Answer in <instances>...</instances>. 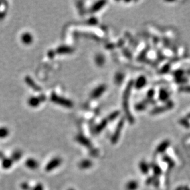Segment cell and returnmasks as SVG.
I'll use <instances>...</instances> for the list:
<instances>
[{
    "mask_svg": "<svg viewBox=\"0 0 190 190\" xmlns=\"http://www.w3.org/2000/svg\"><path fill=\"white\" fill-rule=\"evenodd\" d=\"M187 119H190V113H189L188 115H187Z\"/></svg>",
    "mask_w": 190,
    "mask_h": 190,
    "instance_id": "26",
    "label": "cell"
},
{
    "mask_svg": "<svg viewBox=\"0 0 190 190\" xmlns=\"http://www.w3.org/2000/svg\"><path fill=\"white\" fill-rule=\"evenodd\" d=\"M32 190H44V188L42 184L38 183L32 189Z\"/></svg>",
    "mask_w": 190,
    "mask_h": 190,
    "instance_id": "24",
    "label": "cell"
},
{
    "mask_svg": "<svg viewBox=\"0 0 190 190\" xmlns=\"http://www.w3.org/2000/svg\"><path fill=\"white\" fill-rule=\"evenodd\" d=\"M179 123L181 124L182 126H183L184 127L189 129L190 128V123L189 122V121L187 118H181L179 120Z\"/></svg>",
    "mask_w": 190,
    "mask_h": 190,
    "instance_id": "17",
    "label": "cell"
},
{
    "mask_svg": "<svg viewBox=\"0 0 190 190\" xmlns=\"http://www.w3.org/2000/svg\"><path fill=\"white\" fill-rule=\"evenodd\" d=\"M164 159V161L165 162H167V164H168L170 166H171V167L174 166V162H173L172 160H171V159L169 157L165 156Z\"/></svg>",
    "mask_w": 190,
    "mask_h": 190,
    "instance_id": "25",
    "label": "cell"
},
{
    "mask_svg": "<svg viewBox=\"0 0 190 190\" xmlns=\"http://www.w3.org/2000/svg\"><path fill=\"white\" fill-rule=\"evenodd\" d=\"M62 159L59 157H56L52 158L50 161H49L47 166H45V170L47 172H50L54 169L58 168L59 166L61 165Z\"/></svg>",
    "mask_w": 190,
    "mask_h": 190,
    "instance_id": "2",
    "label": "cell"
},
{
    "mask_svg": "<svg viewBox=\"0 0 190 190\" xmlns=\"http://www.w3.org/2000/svg\"><path fill=\"white\" fill-rule=\"evenodd\" d=\"M185 71L181 70V69H178L175 70L173 72V76L175 77V78H179L181 77H183L184 76Z\"/></svg>",
    "mask_w": 190,
    "mask_h": 190,
    "instance_id": "16",
    "label": "cell"
},
{
    "mask_svg": "<svg viewBox=\"0 0 190 190\" xmlns=\"http://www.w3.org/2000/svg\"><path fill=\"white\" fill-rule=\"evenodd\" d=\"M155 90L154 89H150L147 92V99H154V97L155 96Z\"/></svg>",
    "mask_w": 190,
    "mask_h": 190,
    "instance_id": "22",
    "label": "cell"
},
{
    "mask_svg": "<svg viewBox=\"0 0 190 190\" xmlns=\"http://www.w3.org/2000/svg\"><path fill=\"white\" fill-rule=\"evenodd\" d=\"M13 164V161L11 158H5L2 162V166L4 169H8L11 168Z\"/></svg>",
    "mask_w": 190,
    "mask_h": 190,
    "instance_id": "11",
    "label": "cell"
},
{
    "mask_svg": "<svg viewBox=\"0 0 190 190\" xmlns=\"http://www.w3.org/2000/svg\"><path fill=\"white\" fill-rule=\"evenodd\" d=\"M170 145V142L169 140H164L162 143L159 144V145L157 146L156 151L158 153H162L164 152Z\"/></svg>",
    "mask_w": 190,
    "mask_h": 190,
    "instance_id": "7",
    "label": "cell"
},
{
    "mask_svg": "<svg viewBox=\"0 0 190 190\" xmlns=\"http://www.w3.org/2000/svg\"><path fill=\"white\" fill-rule=\"evenodd\" d=\"M170 68H171L170 64L166 63L161 68V70H159V73L161 75H164V74L169 73L170 70Z\"/></svg>",
    "mask_w": 190,
    "mask_h": 190,
    "instance_id": "13",
    "label": "cell"
},
{
    "mask_svg": "<svg viewBox=\"0 0 190 190\" xmlns=\"http://www.w3.org/2000/svg\"><path fill=\"white\" fill-rule=\"evenodd\" d=\"M178 90L180 92L190 93V85H182L178 89Z\"/></svg>",
    "mask_w": 190,
    "mask_h": 190,
    "instance_id": "18",
    "label": "cell"
},
{
    "mask_svg": "<svg viewBox=\"0 0 190 190\" xmlns=\"http://www.w3.org/2000/svg\"><path fill=\"white\" fill-rule=\"evenodd\" d=\"M78 142L82 143V145H83L84 146H86V147H88V148H91L92 147V144H91L90 142H89L88 140H86L85 139H80L78 138Z\"/></svg>",
    "mask_w": 190,
    "mask_h": 190,
    "instance_id": "20",
    "label": "cell"
},
{
    "mask_svg": "<svg viewBox=\"0 0 190 190\" xmlns=\"http://www.w3.org/2000/svg\"><path fill=\"white\" fill-rule=\"evenodd\" d=\"M22 156V151H21L19 150H16V151H14V153H13L11 158L12 159L13 161H17L19 160V159H21Z\"/></svg>",
    "mask_w": 190,
    "mask_h": 190,
    "instance_id": "12",
    "label": "cell"
},
{
    "mask_svg": "<svg viewBox=\"0 0 190 190\" xmlns=\"http://www.w3.org/2000/svg\"><path fill=\"white\" fill-rule=\"evenodd\" d=\"M25 165L27 168L31 170H35L39 166V163L36 159L33 158H29L25 162Z\"/></svg>",
    "mask_w": 190,
    "mask_h": 190,
    "instance_id": "4",
    "label": "cell"
},
{
    "mask_svg": "<svg viewBox=\"0 0 190 190\" xmlns=\"http://www.w3.org/2000/svg\"><path fill=\"white\" fill-rule=\"evenodd\" d=\"M174 107V102L171 100H169L167 102H165L164 105L162 106H156L151 111V115H157L161 114L162 113H164L165 111H168L171 109H172Z\"/></svg>",
    "mask_w": 190,
    "mask_h": 190,
    "instance_id": "1",
    "label": "cell"
},
{
    "mask_svg": "<svg viewBox=\"0 0 190 190\" xmlns=\"http://www.w3.org/2000/svg\"><path fill=\"white\" fill-rule=\"evenodd\" d=\"M146 83H147V79L146 77H144V76H140V77L138 78L137 80L136 81L135 83L136 88H137L138 89H142L146 85Z\"/></svg>",
    "mask_w": 190,
    "mask_h": 190,
    "instance_id": "6",
    "label": "cell"
},
{
    "mask_svg": "<svg viewBox=\"0 0 190 190\" xmlns=\"http://www.w3.org/2000/svg\"><path fill=\"white\" fill-rule=\"evenodd\" d=\"M170 94L169 91L165 88H161L159 91V99L162 102H166L169 100Z\"/></svg>",
    "mask_w": 190,
    "mask_h": 190,
    "instance_id": "3",
    "label": "cell"
},
{
    "mask_svg": "<svg viewBox=\"0 0 190 190\" xmlns=\"http://www.w3.org/2000/svg\"><path fill=\"white\" fill-rule=\"evenodd\" d=\"M21 188L23 190H32L31 187H30L28 183H26V182H24V183H22L21 184Z\"/></svg>",
    "mask_w": 190,
    "mask_h": 190,
    "instance_id": "23",
    "label": "cell"
},
{
    "mask_svg": "<svg viewBox=\"0 0 190 190\" xmlns=\"http://www.w3.org/2000/svg\"><path fill=\"white\" fill-rule=\"evenodd\" d=\"M152 169H153V172L155 174V175H160L161 174V172H162V170L161 169V168H159V166H158L156 164H153L152 165Z\"/></svg>",
    "mask_w": 190,
    "mask_h": 190,
    "instance_id": "19",
    "label": "cell"
},
{
    "mask_svg": "<svg viewBox=\"0 0 190 190\" xmlns=\"http://www.w3.org/2000/svg\"><path fill=\"white\" fill-rule=\"evenodd\" d=\"M68 190H74L73 188H69Z\"/></svg>",
    "mask_w": 190,
    "mask_h": 190,
    "instance_id": "27",
    "label": "cell"
},
{
    "mask_svg": "<svg viewBox=\"0 0 190 190\" xmlns=\"http://www.w3.org/2000/svg\"><path fill=\"white\" fill-rule=\"evenodd\" d=\"M93 162L90 159H83L78 163V168L80 169H88L92 168L93 166Z\"/></svg>",
    "mask_w": 190,
    "mask_h": 190,
    "instance_id": "5",
    "label": "cell"
},
{
    "mask_svg": "<svg viewBox=\"0 0 190 190\" xmlns=\"http://www.w3.org/2000/svg\"><path fill=\"white\" fill-rule=\"evenodd\" d=\"M147 106V104L145 101L143 100L142 102H140V103L136 105V109L138 111H143V110H145L146 109Z\"/></svg>",
    "mask_w": 190,
    "mask_h": 190,
    "instance_id": "15",
    "label": "cell"
},
{
    "mask_svg": "<svg viewBox=\"0 0 190 190\" xmlns=\"http://www.w3.org/2000/svg\"><path fill=\"white\" fill-rule=\"evenodd\" d=\"M138 188V182L135 180H131L128 181L125 185L127 190H136Z\"/></svg>",
    "mask_w": 190,
    "mask_h": 190,
    "instance_id": "9",
    "label": "cell"
},
{
    "mask_svg": "<svg viewBox=\"0 0 190 190\" xmlns=\"http://www.w3.org/2000/svg\"><path fill=\"white\" fill-rule=\"evenodd\" d=\"M175 82L177 83V84H185L187 83L188 79L184 77L179 78H175Z\"/></svg>",
    "mask_w": 190,
    "mask_h": 190,
    "instance_id": "21",
    "label": "cell"
},
{
    "mask_svg": "<svg viewBox=\"0 0 190 190\" xmlns=\"http://www.w3.org/2000/svg\"><path fill=\"white\" fill-rule=\"evenodd\" d=\"M139 168L140 170L143 174H147L149 172V167L145 161H141L139 164Z\"/></svg>",
    "mask_w": 190,
    "mask_h": 190,
    "instance_id": "10",
    "label": "cell"
},
{
    "mask_svg": "<svg viewBox=\"0 0 190 190\" xmlns=\"http://www.w3.org/2000/svg\"><path fill=\"white\" fill-rule=\"evenodd\" d=\"M9 135V130L6 127H0V139H5Z\"/></svg>",
    "mask_w": 190,
    "mask_h": 190,
    "instance_id": "14",
    "label": "cell"
},
{
    "mask_svg": "<svg viewBox=\"0 0 190 190\" xmlns=\"http://www.w3.org/2000/svg\"><path fill=\"white\" fill-rule=\"evenodd\" d=\"M122 126H123V123H120L119 124L118 127H117V128L116 129L114 135V136L112 137V143H116V142H117V140H118L120 134V131L122 130Z\"/></svg>",
    "mask_w": 190,
    "mask_h": 190,
    "instance_id": "8",
    "label": "cell"
}]
</instances>
